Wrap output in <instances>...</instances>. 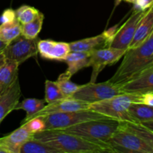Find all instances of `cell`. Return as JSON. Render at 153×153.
<instances>
[{
    "instance_id": "obj_15",
    "label": "cell",
    "mask_w": 153,
    "mask_h": 153,
    "mask_svg": "<svg viewBox=\"0 0 153 153\" xmlns=\"http://www.w3.org/2000/svg\"><path fill=\"white\" fill-rule=\"evenodd\" d=\"M123 93L131 94H153V65L143 70L131 80L120 86Z\"/></svg>"
},
{
    "instance_id": "obj_21",
    "label": "cell",
    "mask_w": 153,
    "mask_h": 153,
    "mask_svg": "<svg viewBox=\"0 0 153 153\" xmlns=\"http://www.w3.org/2000/svg\"><path fill=\"white\" fill-rule=\"evenodd\" d=\"M46 103L45 100H39L35 98H28L21 102H19L15 107L14 111L23 110L26 112V116L21 122V125L26 123L31 117L42 110L46 105Z\"/></svg>"
},
{
    "instance_id": "obj_11",
    "label": "cell",
    "mask_w": 153,
    "mask_h": 153,
    "mask_svg": "<svg viewBox=\"0 0 153 153\" xmlns=\"http://www.w3.org/2000/svg\"><path fill=\"white\" fill-rule=\"evenodd\" d=\"M116 28H110L100 35L88 37L76 41L69 43L71 52H92L99 49L108 47L116 33Z\"/></svg>"
},
{
    "instance_id": "obj_33",
    "label": "cell",
    "mask_w": 153,
    "mask_h": 153,
    "mask_svg": "<svg viewBox=\"0 0 153 153\" xmlns=\"http://www.w3.org/2000/svg\"><path fill=\"white\" fill-rule=\"evenodd\" d=\"M7 46V43H5L4 42H3L2 40L0 39V53L2 52V51L4 50V49L5 48V46Z\"/></svg>"
},
{
    "instance_id": "obj_32",
    "label": "cell",
    "mask_w": 153,
    "mask_h": 153,
    "mask_svg": "<svg viewBox=\"0 0 153 153\" xmlns=\"http://www.w3.org/2000/svg\"><path fill=\"white\" fill-rule=\"evenodd\" d=\"M143 124L144 126L147 127L148 128L151 129L152 131H153V121H149V122H146V123H143Z\"/></svg>"
},
{
    "instance_id": "obj_5",
    "label": "cell",
    "mask_w": 153,
    "mask_h": 153,
    "mask_svg": "<svg viewBox=\"0 0 153 153\" xmlns=\"http://www.w3.org/2000/svg\"><path fill=\"white\" fill-rule=\"evenodd\" d=\"M42 117L45 123L44 130H62L86 121L108 118L89 109L51 114Z\"/></svg>"
},
{
    "instance_id": "obj_31",
    "label": "cell",
    "mask_w": 153,
    "mask_h": 153,
    "mask_svg": "<svg viewBox=\"0 0 153 153\" xmlns=\"http://www.w3.org/2000/svg\"><path fill=\"white\" fill-rule=\"evenodd\" d=\"M134 10H146L153 4V0H136Z\"/></svg>"
},
{
    "instance_id": "obj_23",
    "label": "cell",
    "mask_w": 153,
    "mask_h": 153,
    "mask_svg": "<svg viewBox=\"0 0 153 153\" xmlns=\"http://www.w3.org/2000/svg\"><path fill=\"white\" fill-rule=\"evenodd\" d=\"M121 128L137 134L153 149V131L143 124L132 122H121Z\"/></svg>"
},
{
    "instance_id": "obj_19",
    "label": "cell",
    "mask_w": 153,
    "mask_h": 153,
    "mask_svg": "<svg viewBox=\"0 0 153 153\" xmlns=\"http://www.w3.org/2000/svg\"><path fill=\"white\" fill-rule=\"evenodd\" d=\"M19 66L14 61L5 59L0 67V93L7 89L17 79Z\"/></svg>"
},
{
    "instance_id": "obj_34",
    "label": "cell",
    "mask_w": 153,
    "mask_h": 153,
    "mask_svg": "<svg viewBox=\"0 0 153 153\" xmlns=\"http://www.w3.org/2000/svg\"><path fill=\"white\" fill-rule=\"evenodd\" d=\"M4 61H5V58H4V56L2 52H1L0 53V67L4 64Z\"/></svg>"
},
{
    "instance_id": "obj_37",
    "label": "cell",
    "mask_w": 153,
    "mask_h": 153,
    "mask_svg": "<svg viewBox=\"0 0 153 153\" xmlns=\"http://www.w3.org/2000/svg\"><path fill=\"white\" fill-rule=\"evenodd\" d=\"M151 7H152V10H153V4H152V6H151Z\"/></svg>"
},
{
    "instance_id": "obj_35",
    "label": "cell",
    "mask_w": 153,
    "mask_h": 153,
    "mask_svg": "<svg viewBox=\"0 0 153 153\" xmlns=\"http://www.w3.org/2000/svg\"><path fill=\"white\" fill-rule=\"evenodd\" d=\"M0 153H8V152H7V151L6 150L3 146H1V145H0Z\"/></svg>"
},
{
    "instance_id": "obj_28",
    "label": "cell",
    "mask_w": 153,
    "mask_h": 153,
    "mask_svg": "<svg viewBox=\"0 0 153 153\" xmlns=\"http://www.w3.org/2000/svg\"><path fill=\"white\" fill-rule=\"evenodd\" d=\"M16 11V19L21 25H24L35 19L40 11L37 8L28 5H22L18 7Z\"/></svg>"
},
{
    "instance_id": "obj_4",
    "label": "cell",
    "mask_w": 153,
    "mask_h": 153,
    "mask_svg": "<svg viewBox=\"0 0 153 153\" xmlns=\"http://www.w3.org/2000/svg\"><path fill=\"white\" fill-rule=\"evenodd\" d=\"M142 102L143 94L123 93L112 98L90 104L88 109L117 120L135 123L128 113V107L131 103Z\"/></svg>"
},
{
    "instance_id": "obj_29",
    "label": "cell",
    "mask_w": 153,
    "mask_h": 153,
    "mask_svg": "<svg viewBox=\"0 0 153 153\" xmlns=\"http://www.w3.org/2000/svg\"><path fill=\"white\" fill-rule=\"evenodd\" d=\"M29 132L34 134L45 129V123L43 117H34L22 124Z\"/></svg>"
},
{
    "instance_id": "obj_27",
    "label": "cell",
    "mask_w": 153,
    "mask_h": 153,
    "mask_svg": "<svg viewBox=\"0 0 153 153\" xmlns=\"http://www.w3.org/2000/svg\"><path fill=\"white\" fill-rule=\"evenodd\" d=\"M66 96L62 93L55 82L46 80L45 82V101L47 104L59 100L66 98Z\"/></svg>"
},
{
    "instance_id": "obj_22",
    "label": "cell",
    "mask_w": 153,
    "mask_h": 153,
    "mask_svg": "<svg viewBox=\"0 0 153 153\" xmlns=\"http://www.w3.org/2000/svg\"><path fill=\"white\" fill-rule=\"evenodd\" d=\"M22 34V25L17 19L0 24V39L9 43Z\"/></svg>"
},
{
    "instance_id": "obj_25",
    "label": "cell",
    "mask_w": 153,
    "mask_h": 153,
    "mask_svg": "<svg viewBox=\"0 0 153 153\" xmlns=\"http://www.w3.org/2000/svg\"><path fill=\"white\" fill-rule=\"evenodd\" d=\"M44 15L40 12L38 16L31 22L22 25V34L29 39L37 38L43 26Z\"/></svg>"
},
{
    "instance_id": "obj_18",
    "label": "cell",
    "mask_w": 153,
    "mask_h": 153,
    "mask_svg": "<svg viewBox=\"0 0 153 153\" xmlns=\"http://www.w3.org/2000/svg\"><path fill=\"white\" fill-rule=\"evenodd\" d=\"M91 53L85 52H70L64 60L67 64L66 72L73 76L79 70L88 67Z\"/></svg>"
},
{
    "instance_id": "obj_7",
    "label": "cell",
    "mask_w": 153,
    "mask_h": 153,
    "mask_svg": "<svg viewBox=\"0 0 153 153\" xmlns=\"http://www.w3.org/2000/svg\"><path fill=\"white\" fill-rule=\"evenodd\" d=\"M115 153H153V149L134 133L121 128L108 140Z\"/></svg>"
},
{
    "instance_id": "obj_17",
    "label": "cell",
    "mask_w": 153,
    "mask_h": 153,
    "mask_svg": "<svg viewBox=\"0 0 153 153\" xmlns=\"http://www.w3.org/2000/svg\"><path fill=\"white\" fill-rule=\"evenodd\" d=\"M153 32V10L152 7L146 11L137 25L134 37L128 49L137 47L145 41Z\"/></svg>"
},
{
    "instance_id": "obj_20",
    "label": "cell",
    "mask_w": 153,
    "mask_h": 153,
    "mask_svg": "<svg viewBox=\"0 0 153 153\" xmlns=\"http://www.w3.org/2000/svg\"><path fill=\"white\" fill-rule=\"evenodd\" d=\"M128 113L135 123L153 121V105L143 103H131L128 107Z\"/></svg>"
},
{
    "instance_id": "obj_14",
    "label": "cell",
    "mask_w": 153,
    "mask_h": 153,
    "mask_svg": "<svg viewBox=\"0 0 153 153\" xmlns=\"http://www.w3.org/2000/svg\"><path fill=\"white\" fill-rule=\"evenodd\" d=\"M22 96L19 78L16 79L7 89L0 93V125L4 118L11 111L19 102Z\"/></svg>"
},
{
    "instance_id": "obj_24",
    "label": "cell",
    "mask_w": 153,
    "mask_h": 153,
    "mask_svg": "<svg viewBox=\"0 0 153 153\" xmlns=\"http://www.w3.org/2000/svg\"><path fill=\"white\" fill-rule=\"evenodd\" d=\"M19 153H60V152L44 142L32 137L21 146Z\"/></svg>"
},
{
    "instance_id": "obj_6",
    "label": "cell",
    "mask_w": 153,
    "mask_h": 153,
    "mask_svg": "<svg viewBox=\"0 0 153 153\" xmlns=\"http://www.w3.org/2000/svg\"><path fill=\"white\" fill-rule=\"evenodd\" d=\"M123 93L120 87L111 83L110 81L101 83L90 82L81 85L79 90L72 95V97L92 104L112 98Z\"/></svg>"
},
{
    "instance_id": "obj_16",
    "label": "cell",
    "mask_w": 153,
    "mask_h": 153,
    "mask_svg": "<svg viewBox=\"0 0 153 153\" xmlns=\"http://www.w3.org/2000/svg\"><path fill=\"white\" fill-rule=\"evenodd\" d=\"M34 134L29 132L23 126L16 128L10 134L0 137V145L8 153H19L20 148L24 143L31 139Z\"/></svg>"
},
{
    "instance_id": "obj_30",
    "label": "cell",
    "mask_w": 153,
    "mask_h": 153,
    "mask_svg": "<svg viewBox=\"0 0 153 153\" xmlns=\"http://www.w3.org/2000/svg\"><path fill=\"white\" fill-rule=\"evenodd\" d=\"M16 19V11L11 8H7L5 9L1 13V16H0V22L3 23V22H10Z\"/></svg>"
},
{
    "instance_id": "obj_36",
    "label": "cell",
    "mask_w": 153,
    "mask_h": 153,
    "mask_svg": "<svg viewBox=\"0 0 153 153\" xmlns=\"http://www.w3.org/2000/svg\"><path fill=\"white\" fill-rule=\"evenodd\" d=\"M123 1H126V2L131 3V4H134L136 2V0H123Z\"/></svg>"
},
{
    "instance_id": "obj_13",
    "label": "cell",
    "mask_w": 153,
    "mask_h": 153,
    "mask_svg": "<svg viewBox=\"0 0 153 153\" xmlns=\"http://www.w3.org/2000/svg\"><path fill=\"white\" fill-rule=\"evenodd\" d=\"M37 51L43 59L58 61H64L71 52L69 43L52 40H39Z\"/></svg>"
},
{
    "instance_id": "obj_1",
    "label": "cell",
    "mask_w": 153,
    "mask_h": 153,
    "mask_svg": "<svg viewBox=\"0 0 153 153\" xmlns=\"http://www.w3.org/2000/svg\"><path fill=\"white\" fill-rule=\"evenodd\" d=\"M33 137L46 143L60 153H115L108 145L91 141L62 130H43Z\"/></svg>"
},
{
    "instance_id": "obj_8",
    "label": "cell",
    "mask_w": 153,
    "mask_h": 153,
    "mask_svg": "<svg viewBox=\"0 0 153 153\" xmlns=\"http://www.w3.org/2000/svg\"><path fill=\"white\" fill-rule=\"evenodd\" d=\"M38 39H29L22 34L7 43L2 51L6 60L14 61L19 65L29 58L37 57Z\"/></svg>"
},
{
    "instance_id": "obj_12",
    "label": "cell",
    "mask_w": 153,
    "mask_h": 153,
    "mask_svg": "<svg viewBox=\"0 0 153 153\" xmlns=\"http://www.w3.org/2000/svg\"><path fill=\"white\" fill-rule=\"evenodd\" d=\"M90 104L84 101L73 98L72 97H66V98L59 100L58 101L49 103L42 110L37 112V114L31 117L29 120L34 117H42L47 116L51 114L61 113V112L74 111L88 110Z\"/></svg>"
},
{
    "instance_id": "obj_26",
    "label": "cell",
    "mask_w": 153,
    "mask_h": 153,
    "mask_svg": "<svg viewBox=\"0 0 153 153\" xmlns=\"http://www.w3.org/2000/svg\"><path fill=\"white\" fill-rule=\"evenodd\" d=\"M71 77L72 76L65 71L64 73H61L58 76V79L55 81V82L58 84V87L61 90L63 94L67 97H72V95L74 93H76L81 86V85L73 83L70 80Z\"/></svg>"
},
{
    "instance_id": "obj_9",
    "label": "cell",
    "mask_w": 153,
    "mask_h": 153,
    "mask_svg": "<svg viewBox=\"0 0 153 153\" xmlns=\"http://www.w3.org/2000/svg\"><path fill=\"white\" fill-rule=\"evenodd\" d=\"M126 51L111 46L93 51L91 53L88 62V67L93 68L91 82H95L99 74L102 71L103 69L108 66L113 65L120 61Z\"/></svg>"
},
{
    "instance_id": "obj_3",
    "label": "cell",
    "mask_w": 153,
    "mask_h": 153,
    "mask_svg": "<svg viewBox=\"0 0 153 153\" xmlns=\"http://www.w3.org/2000/svg\"><path fill=\"white\" fill-rule=\"evenodd\" d=\"M121 122L111 118L93 120L62 129V131L95 143L108 145V140L120 128Z\"/></svg>"
},
{
    "instance_id": "obj_10",
    "label": "cell",
    "mask_w": 153,
    "mask_h": 153,
    "mask_svg": "<svg viewBox=\"0 0 153 153\" xmlns=\"http://www.w3.org/2000/svg\"><path fill=\"white\" fill-rule=\"evenodd\" d=\"M146 10H134L130 17L124 22L123 25L119 29L117 30L111 42L110 46L127 50L134 37L137 25Z\"/></svg>"
},
{
    "instance_id": "obj_2",
    "label": "cell",
    "mask_w": 153,
    "mask_h": 153,
    "mask_svg": "<svg viewBox=\"0 0 153 153\" xmlns=\"http://www.w3.org/2000/svg\"><path fill=\"white\" fill-rule=\"evenodd\" d=\"M123 58L120 65L108 80L120 87L153 65V32L137 47L127 49Z\"/></svg>"
}]
</instances>
